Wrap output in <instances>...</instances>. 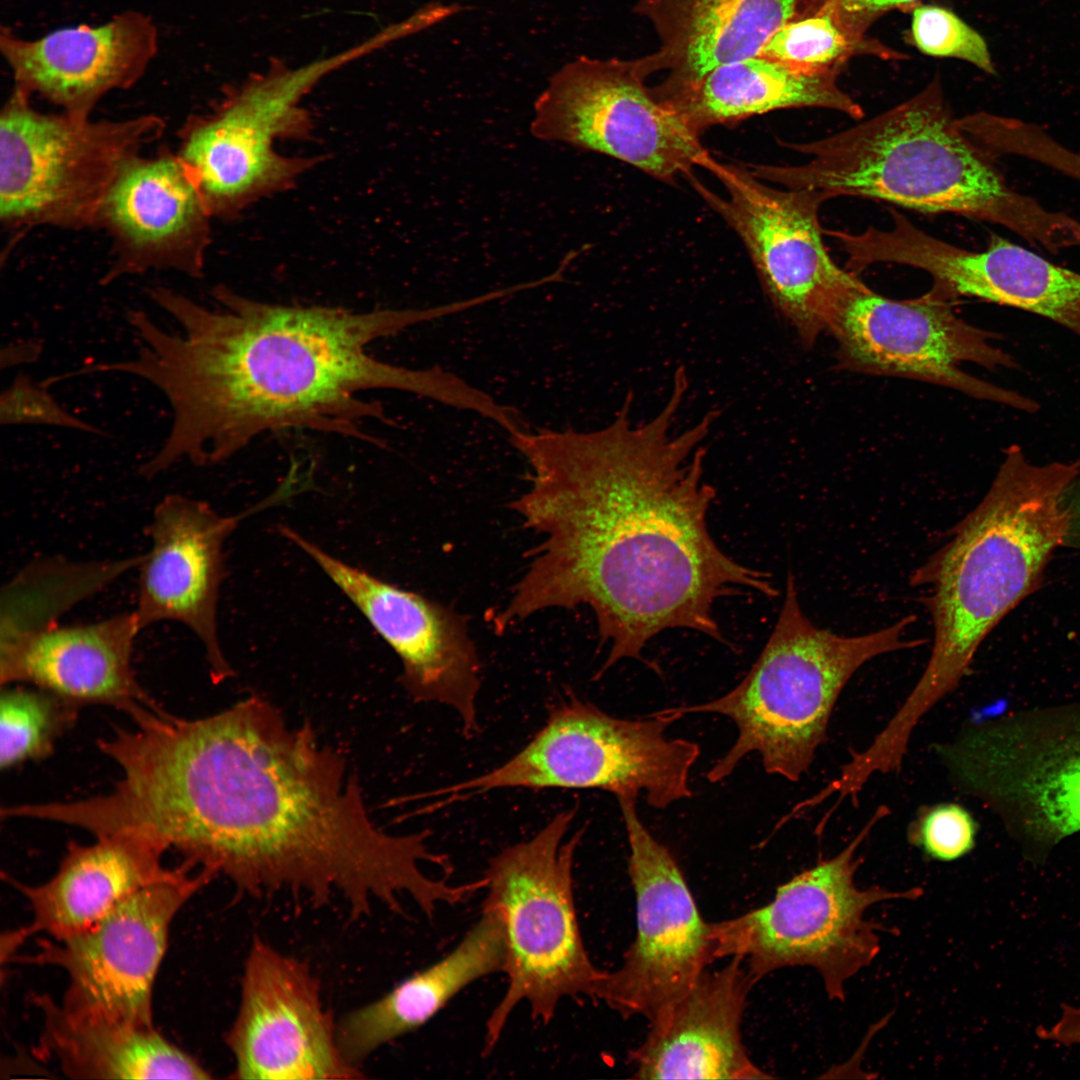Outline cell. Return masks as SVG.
Instances as JSON below:
<instances>
[{
    "mask_svg": "<svg viewBox=\"0 0 1080 1080\" xmlns=\"http://www.w3.org/2000/svg\"><path fill=\"white\" fill-rule=\"evenodd\" d=\"M109 755L121 777L101 801L107 828L175 849L241 895L337 899L353 920L376 904L402 914L406 896L429 912L445 896L422 869L448 860L429 849L430 832L380 828L343 755L260 696L197 719L152 713L121 729Z\"/></svg>",
    "mask_w": 1080,
    "mask_h": 1080,
    "instance_id": "obj_1",
    "label": "cell"
},
{
    "mask_svg": "<svg viewBox=\"0 0 1080 1080\" xmlns=\"http://www.w3.org/2000/svg\"><path fill=\"white\" fill-rule=\"evenodd\" d=\"M687 387L673 380L667 403L644 423H633L629 394L600 430L510 434L533 472L510 506L542 539L494 617L496 632L543 610L586 605L610 647L600 677L621 659L643 660L666 629L726 643L717 600L742 590L778 595L768 574L727 556L708 530L715 489L703 479L702 443L718 413L676 433Z\"/></svg>",
    "mask_w": 1080,
    "mask_h": 1080,
    "instance_id": "obj_2",
    "label": "cell"
},
{
    "mask_svg": "<svg viewBox=\"0 0 1080 1080\" xmlns=\"http://www.w3.org/2000/svg\"><path fill=\"white\" fill-rule=\"evenodd\" d=\"M149 297L182 333L167 332L145 312L131 310L127 320L138 338L136 355L95 366L98 373L146 380L171 406L167 438L139 468L146 478L182 460L220 463L256 437L285 429L379 444L360 423L392 422L380 403L359 398L366 390L409 392L463 410L476 400L474 386L440 367H401L366 351L375 340L459 313L458 302L354 312L260 302L224 285L213 290L220 310L165 287L151 288Z\"/></svg>",
    "mask_w": 1080,
    "mask_h": 1080,
    "instance_id": "obj_3",
    "label": "cell"
},
{
    "mask_svg": "<svg viewBox=\"0 0 1080 1080\" xmlns=\"http://www.w3.org/2000/svg\"><path fill=\"white\" fill-rule=\"evenodd\" d=\"M1080 475V459L1033 464L1013 445L978 506L949 541L917 568L912 586H930L923 599L934 638L920 679L888 721L899 738L968 674L986 636L1032 592L1051 553L1071 528L1066 496Z\"/></svg>",
    "mask_w": 1080,
    "mask_h": 1080,
    "instance_id": "obj_4",
    "label": "cell"
},
{
    "mask_svg": "<svg viewBox=\"0 0 1080 1080\" xmlns=\"http://www.w3.org/2000/svg\"><path fill=\"white\" fill-rule=\"evenodd\" d=\"M786 146L810 160L748 168L765 182L830 199L863 197L991 222L1051 253L1080 246V221L1011 188L995 159L961 129L938 80L852 128Z\"/></svg>",
    "mask_w": 1080,
    "mask_h": 1080,
    "instance_id": "obj_5",
    "label": "cell"
},
{
    "mask_svg": "<svg viewBox=\"0 0 1080 1080\" xmlns=\"http://www.w3.org/2000/svg\"><path fill=\"white\" fill-rule=\"evenodd\" d=\"M916 619L907 615L857 636L835 634L805 615L789 572L775 627L744 679L710 702L670 708L681 717L720 714L737 726L735 743L709 769L707 779L722 781L745 756L757 752L767 773L799 781L825 742L835 703L854 673L879 655L927 643L904 637Z\"/></svg>",
    "mask_w": 1080,
    "mask_h": 1080,
    "instance_id": "obj_6",
    "label": "cell"
},
{
    "mask_svg": "<svg viewBox=\"0 0 1080 1080\" xmlns=\"http://www.w3.org/2000/svg\"><path fill=\"white\" fill-rule=\"evenodd\" d=\"M575 810L555 815L532 838L490 859L483 906L499 915L505 937L508 986L491 1012L484 1054L496 1046L520 1003L534 1020L548 1023L561 1000L596 993L605 971L591 961L580 931L573 862L584 829L564 841Z\"/></svg>",
    "mask_w": 1080,
    "mask_h": 1080,
    "instance_id": "obj_7",
    "label": "cell"
},
{
    "mask_svg": "<svg viewBox=\"0 0 1080 1080\" xmlns=\"http://www.w3.org/2000/svg\"><path fill=\"white\" fill-rule=\"evenodd\" d=\"M679 718L665 709L648 719H620L571 696L505 763L428 796L442 808L507 788L601 789L617 798L641 794L664 809L692 795L689 775L700 755L698 744L666 736Z\"/></svg>",
    "mask_w": 1080,
    "mask_h": 1080,
    "instance_id": "obj_8",
    "label": "cell"
},
{
    "mask_svg": "<svg viewBox=\"0 0 1080 1080\" xmlns=\"http://www.w3.org/2000/svg\"><path fill=\"white\" fill-rule=\"evenodd\" d=\"M888 814L880 806L835 856L819 861L780 885L763 907L712 923L716 959L739 956L752 979L784 967L810 966L821 975L828 997L845 999L844 984L870 965L880 951V923L865 918L875 903L916 899L915 887L893 891L855 883L859 846Z\"/></svg>",
    "mask_w": 1080,
    "mask_h": 1080,
    "instance_id": "obj_9",
    "label": "cell"
},
{
    "mask_svg": "<svg viewBox=\"0 0 1080 1080\" xmlns=\"http://www.w3.org/2000/svg\"><path fill=\"white\" fill-rule=\"evenodd\" d=\"M164 120L43 113L14 88L0 117V219L9 230L97 228L124 169L158 140Z\"/></svg>",
    "mask_w": 1080,
    "mask_h": 1080,
    "instance_id": "obj_10",
    "label": "cell"
},
{
    "mask_svg": "<svg viewBox=\"0 0 1080 1080\" xmlns=\"http://www.w3.org/2000/svg\"><path fill=\"white\" fill-rule=\"evenodd\" d=\"M936 751L955 786L1032 851L1080 831V706L973 724Z\"/></svg>",
    "mask_w": 1080,
    "mask_h": 1080,
    "instance_id": "obj_11",
    "label": "cell"
},
{
    "mask_svg": "<svg viewBox=\"0 0 1080 1080\" xmlns=\"http://www.w3.org/2000/svg\"><path fill=\"white\" fill-rule=\"evenodd\" d=\"M702 168L723 185L726 196L686 177L696 192L736 232L773 307L811 347L831 332L850 299L866 286L830 257L819 222L830 200L813 189H780L755 176L746 164L722 163L709 155Z\"/></svg>",
    "mask_w": 1080,
    "mask_h": 1080,
    "instance_id": "obj_12",
    "label": "cell"
},
{
    "mask_svg": "<svg viewBox=\"0 0 1080 1080\" xmlns=\"http://www.w3.org/2000/svg\"><path fill=\"white\" fill-rule=\"evenodd\" d=\"M530 127L537 139L610 156L666 183L689 176L710 155L632 60L569 62L538 96Z\"/></svg>",
    "mask_w": 1080,
    "mask_h": 1080,
    "instance_id": "obj_13",
    "label": "cell"
},
{
    "mask_svg": "<svg viewBox=\"0 0 1080 1080\" xmlns=\"http://www.w3.org/2000/svg\"><path fill=\"white\" fill-rule=\"evenodd\" d=\"M183 862L121 901L88 929L63 939H40L22 963L62 969L61 1004L87 1016L154 1027L153 988L170 926L186 902L214 878Z\"/></svg>",
    "mask_w": 1080,
    "mask_h": 1080,
    "instance_id": "obj_14",
    "label": "cell"
},
{
    "mask_svg": "<svg viewBox=\"0 0 1080 1080\" xmlns=\"http://www.w3.org/2000/svg\"><path fill=\"white\" fill-rule=\"evenodd\" d=\"M630 848L636 936L615 971L604 972L596 1000L623 1017L653 1020L716 959L712 923L704 921L667 847L638 816L635 799L617 798Z\"/></svg>",
    "mask_w": 1080,
    "mask_h": 1080,
    "instance_id": "obj_15",
    "label": "cell"
},
{
    "mask_svg": "<svg viewBox=\"0 0 1080 1080\" xmlns=\"http://www.w3.org/2000/svg\"><path fill=\"white\" fill-rule=\"evenodd\" d=\"M952 304L932 289L914 299L893 300L865 288L846 304L831 331L838 344V366L926 381L1024 412L1037 411L1034 400L959 368L962 363L988 369L1016 364L991 344V333L959 318Z\"/></svg>",
    "mask_w": 1080,
    "mask_h": 1080,
    "instance_id": "obj_16",
    "label": "cell"
},
{
    "mask_svg": "<svg viewBox=\"0 0 1080 1080\" xmlns=\"http://www.w3.org/2000/svg\"><path fill=\"white\" fill-rule=\"evenodd\" d=\"M336 1027L309 966L255 937L225 1037L235 1062L231 1078H364L342 1055Z\"/></svg>",
    "mask_w": 1080,
    "mask_h": 1080,
    "instance_id": "obj_17",
    "label": "cell"
},
{
    "mask_svg": "<svg viewBox=\"0 0 1080 1080\" xmlns=\"http://www.w3.org/2000/svg\"><path fill=\"white\" fill-rule=\"evenodd\" d=\"M280 532L318 564L394 650L408 695L450 707L465 736L472 737L479 730L481 663L466 617L341 561L289 527Z\"/></svg>",
    "mask_w": 1080,
    "mask_h": 1080,
    "instance_id": "obj_18",
    "label": "cell"
},
{
    "mask_svg": "<svg viewBox=\"0 0 1080 1080\" xmlns=\"http://www.w3.org/2000/svg\"><path fill=\"white\" fill-rule=\"evenodd\" d=\"M310 121L251 102L233 88L214 109L192 115L177 155L212 217L232 219L262 198L291 189L321 157H290L277 140H305Z\"/></svg>",
    "mask_w": 1080,
    "mask_h": 1080,
    "instance_id": "obj_19",
    "label": "cell"
},
{
    "mask_svg": "<svg viewBox=\"0 0 1080 1080\" xmlns=\"http://www.w3.org/2000/svg\"><path fill=\"white\" fill-rule=\"evenodd\" d=\"M891 216L893 226L872 240L877 263L926 271L931 289L948 300L967 296L1014 307L1080 336V273L998 235L984 250L970 251L925 233L898 211Z\"/></svg>",
    "mask_w": 1080,
    "mask_h": 1080,
    "instance_id": "obj_20",
    "label": "cell"
},
{
    "mask_svg": "<svg viewBox=\"0 0 1080 1080\" xmlns=\"http://www.w3.org/2000/svg\"><path fill=\"white\" fill-rule=\"evenodd\" d=\"M243 516H222L200 500L167 495L153 512L150 550L141 559L133 610L140 627L185 625L201 641L216 684L233 675L219 642L217 606L224 542Z\"/></svg>",
    "mask_w": 1080,
    "mask_h": 1080,
    "instance_id": "obj_21",
    "label": "cell"
},
{
    "mask_svg": "<svg viewBox=\"0 0 1080 1080\" xmlns=\"http://www.w3.org/2000/svg\"><path fill=\"white\" fill-rule=\"evenodd\" d=\"M211 216L177 153L162 148L139 155L110 190L97 228L112 242V262L100 279L108 285L149 270L199 278L211 241Z\"/></svg>",
    "mask_w": 1080,
    "mask_h": 1080,
    "instance_id": "obj_22",
    "label": "cell"
},
{
    "mask_svg": "<svg viewBox=\"0 0 1080 1080\" xmlns=\"http://www.w3.org/2000/svg\"><path fill=\"white\" fill-rule=\"evenodd\" d=\"M158 46L156 24L134 10L100 25L64 27L34 39L8 29L0 34L14 88L82 117H90L108 93L136 84Z\"/></svg>",
    "mask_w": 1080,
    "mask_h": 1080,
    "instance_id": "obj_23",
    "label": "cell"
},
{
    "mask_svg": "<svg viewBox=\"0 0 1080 1080\" xmlns=\"http://www.w3.org/2000/svg\"><path fill=\"white\" fill-rule=\"evenodd\" d=\"M140 627L134 611L87 623L49 624L1 643L2 686L22 683L82 708L105 705L131 718L159 705L132 669Z\"/></svg>",
    "mask_w": 1080,
    "mask_h": 1080,
    "instance_id": "obj_24",
    "label": "cell"
},
{
    "mask_svg": "<svg viewBox=\"0 0 1080 1080\" xmlns=\"http://www.w3.org/2000/svg\"><path fill=\"white\" fill-rule=\"evenodd\" d=\"M756 982L744 960L704 971L689 990L650 1021L629 1054L637 1079H766L749 1058L741 1021Z\"/></svg>",
    "mask_w": 1080,
    "mask_h": 1080,
    "instance_id": "obj_25",
    "label": "cell"
},
{
    "mask_svg": "<svg viewBox=\"0 0 1080 1080\" xmlns=\"http://www.w3.org/2000/svg\"><path fill=\"white\" fill-rule=\"evenodd\" d=\"M799 0H637L636 12L652 26L655 51L633 59L647 79L665 73L652 88L666 93L692 83L723 64L760 55L795 14Z\"/></svg>",
    "mask_w": 1080,
    "mask_h": 1080,
    "instance_id": "obj_26",
    "label": "cell"
},
{
    "mask_svg": "<svg viewBox=\"0 0 1080 1080\" xmlns=\"http://www.w3.org/2000/svg\"><path fill=\"white\" fill-rule=\"evenodd\" d=\"M88 845L70 841L57 872L38 885L10 879L30 904L27 937L43 933L63 939L82 932L121 901L171 869L162 863L167 849L131 832L95 836Z\"/></svg>",
    "mask_w": 1080,
    "mask_h": 1080,
    "instance_id": "obj_27",
    "label": "cell"
},
{
    "mask_svg": "<svg viewBox=\"0 0 1080 1080\" xmlns=\"http://www.w3.org/2000/svg\"><path fill=\"white\" fill-rule=\"evenodd\" d=\"M505 962L501 919L483 906L480 918L445 957L340 1020L336 1033L342 1055L359 1067L383 1045L426 1024L473 982L504 972Z\"/></svg>",
    "mask_w": 1080,
    "mask_h": 1080,
    "instance_id": "obj_28",
    "label": "cell"
},
{
    "mask_svg": "<svg viewBox=\"0 0 1080 1080\" xmlns=\"http://www.w3.org/2000/svg\"><path fill=\"white\" fill-rule=\"evenodd\" d=\"M42 1019L36 1048L72 1079H211L194 1057L154 1027H140L66 1009L31 993Z\"/></svg>",
    "mask_w": 1080,
    "mask_h": 1080,
    "instance_id": "obj_29",
    "label": "cell"
},
{
    "mask_svg": "<svg viewBox=\"0 0 1080 1080\" xmlns=\"http://www.w3.org/2000/svg\"><path fill=\"white\" fill-rule=\"evenodd\" d=\"M654 94L699 135L712 126L786 108H826L854 119L864 114L838 86L834 71L807 70L762 54L720 65L692 83Z\"/></svg>",
    "mask_w": 1080,
    "mask_h": 1080,
    "instance_id": "obj_30",
    "label": "cell"
},
{
    "mask_svg": "<svg viewBox=\"0 0 1080 1080\" xmlns=\"http://www.w3.org/2000/svg\"><path fill=\"white\" fill-rule=\"evenodd\" d=\"M80 707L38 687L2 686L0 768L11 770L49 757L77 721Z\"/></svg>",
    "mask_w": 1080,
    "mask_h": 1080,
    "instance_id": "obj_31",
    "label": "cell"
},
{
    "mask_svg": "<svg viewBox=\"0 0 1080 1080\" xmlns=\"http://www.w3.org/2000/svg\"><path fill=\"white\" fill-rule=\"evenodd\" d=\"M862 39L849 34L829 13L792 18L767 43L762 55L812 71H834Z\"/></svg>",
    "mask_w": 1080,
    "mask_h": 1080,
    "instance_id": "obj_32",
    "label": "cell"
},
{
    "mask_svg": "<svg viewBox=\"0 0 1080 1080\" xmlns=\"http://www.w3.org/2000/svg\"><path fill=\"white\" fill-rule=\"evenodd\" d=\"M911 33L917 48L926 55L959 59L988 74L995 73L984 38L948 9L934 5L916 7Z\"/></svg>",
    "mask_w": 1080,
    "mask_h": 1080,
    "instance_id": "obj_33",
    "label": "cell"
},
{
    "mask_svg": "<svg viewBox=\"0 0 1080 1080\" xmlns=\"http://www.w3.org/2000/svg\"><path fill=\"white\" fill-rule=\"evenodd\" d=\"M976 834L977 823L963 806L940 803L920 810L908 839L929 858L952 862L974 848Z\"/></svg>",
    "mask_w": 1080,
    "mask_h": 1080,
    "instance_id": "obj_34",
    "label": "cell"
},
{
    "mask_svg": "<svg viewBox=\"0 0 1080 1080\" xmlns=\"http://www.w3.org/2000/svg\"><path fill=\"white\" fill-rule=\"evenodd\" d=\"M48 388L26 373H18L1 394V425H46L99 436L108 435L97 426L68 412L51 395Z\"/></svg>",
    "mask_w": 1080,
    "mask_h": 1080,
    "instance_id": "obj_35",
    "label": "cell"
},
{
    "mask_svg": "<svg viewBox=\"0 0 1080 1080\" xmlns=\"http://www.w3.org/2000/svg\"><path fill=\"white\" fill-rule=\"evenodd\" d=\"M918 0H823L820 9L829 13L849 34L861 39L866 29L884 13Z\"/></svg>",
    "mask_w": 1080,
    "mask_h": 1080,
    "instance_id": "obj_36",
    "label": "cell"
},
{
    "mask_svg": "<svg viewBox=\"0 0 1080 1080\" xmlns=\"http://www.w3.org/2000/svg\"><path fill=\"white\" fill-rule=\"evenodd\" d=\"M1037 1035L1062 1045H1080V1007L1063 1004L1060 1018L1050 1027L1040 1026Z\"/></svg>",
    "mask_w": 1080,
    "mask_h": 1080,
    "instance_id": "obj_37",
    "label": "cell"
},
{
    "mask_svg": "<svg viewBox=\"0 0 1080 1080\" xmlns=\"http://www.w3.org/2000/svg\"><path fill=\"white\" fill-rule=\"evenodd\" d=\"M23 352L40 354V344H33L32 342H23L22 344H11L7 348V365H13L18 363L32 362L33 360Z\"/></svg>",
    "mask_w": 1080,
    "mask_h": 1080,
    "instance_id": "obj_38",
    "label": "cell"
},
{
    "mask_svg": "<svg viewBox=\"0 0 1080 1080\" xmlns=\"http://www.w3.org/2000/svg\"><path fill=\"white\" fill-rule=\"evenodd\" d=\"M1064 173L1066 177L1080 182V152L1074 151L1067 156Z\"/></svg>",
    "mask_w": 1080,
    "mask_h": 1080,
    "instance_id": "obj_39",
    "label": "cell"
},
{
    "mask_svg": "<svg viewBox=\"0 0 1080 1080\" xmlns=\"http://www.w3.org/2000/svg\"><path fill=\"white\" fill-rule=\"evenodd\" d=\"M1076 510H1077V511H1076V519H1077V522H1078V528H1079V530H1080V497H1079V500H1078V504H1077V509H1076Z\"/></svg>",
    "mask_w": 1080,
    "mask_h": 1080,
    "instance_id": "obj_40",
    "label": "cell"
}]
</instances>
